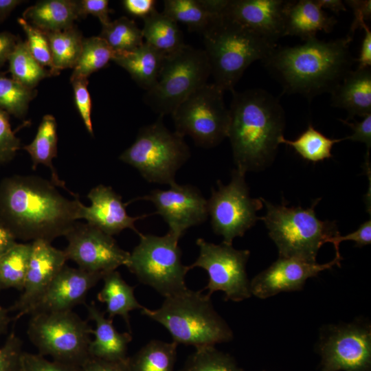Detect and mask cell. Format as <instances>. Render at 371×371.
Wrapping results in <instances>:
<instances>
[{"instance_id":"7a4b0ae2","label":"cell","mask_w":371,"mask_h":371,"mask_svg":"<svg viewBox=\"0 0 371 371\" xmlns=\"http://www.w3.org/2000/svg\"><path fill=\"white\" fill-rule=\"evenodd\" d=\"M352 41L346 35L329 41L315 37L302 45H278L262 62L284 92L311 100L330 93L351 70L355 59L349 50Z\"/></svg>"},{"instance_id":"d6a6232c","label":"cell","mask_w":371,"mask_h":371,"mask_svg":"<svg viewBox=\"0 0 371 371\" xmlns=\"http://www.w3.org/2000/svg\"><path fill=\"white\" fill-rule=\"evenodd\" d=\"M32 251V243H16L0 256V289L22 291Z\"/></svg>"},{"instance_id":"f5cc1de1","label":"cell","mask_w":371,"mask_h":371,"mask_svg":"<svg viewBox=\"0 0 371 371\" xmlns=\"http://www.w3.org/2000/svg\"><path fill=\"white\" fill-rule=\"evenodd\" d=\"M19 38L9 32H0V67L8 61Z\"/></svg>"},{"instance_id":"e575fe53","label":"cell","mask_w":371,"mask_h":371,"mask_svg":"<svg viewBox=\"0 0 371 371\" xmlns=\"http://www.w3.org/2000/svg\"><path fill=\"white\" fill-rule=\"evenodd\" d=\"M114 52L101 37L83 38L78 60L73 68L70 80L87 78L91 74L105 67L112 60Z\"/></svg>"},{"instance_id":"2e32d148","label":"cell","mask_w":371,"mask_h":371,"mask_svg":"<svg viewBox=\"0 0 371 371\" xmlns=\"http://www.w3.org/2000/svg\"><path fill=\"white\" fill-rule=\"evenodd\" d=\"M134 200L150 201L155 214L168 224V232L179 240L191 227L204 223L207 217V202L195 186L175 183L168 190L155 189Z\"/></svg>"},{"instance_id":"f35d334b","label":"cell","mask_w":371,"mask_h":371,"mask_svg":"<svg viewBox=\"0 0 371 371\" xmlns=\"http://www.w3.org/2000/svg\"><path fill=\"white\" fill-rule=\"evenodd\" d=\"M179 371H244L228 354L214 346H200L186 361Z\"/></svg>"},{"instance_id":"f1b7e54d","label":"cell","mask_w":371,"mask_h":371,"mask_svg":"<svg viewBox=\"0 0 371 371\" xmlns=\"http://www.w3.org/2000/svg\"><path fill=\"white\" fill-rule=\"evenodd\" d=\"M57 142L56 119L53 115L47 114L43 117L34 139L23 148L31 157L33 170H35L38 164L47 166L51 170L52 182L55 186L67 190L52 164L53 159L57 156Z\"/></svg>"},{"instance_id":"7c38bea8","label":"cell","mask_w":371,"mask_h":371,"mask_svg":"<svg viewBox=\"0 0 371 371\" xmlns=\"http://www.w3.org/2000/svg\"><path fill=\"white\" fill-rule=\"evenodd\" d=\"M245 175L236 168L233 170L230 182L223 185L217 181V189H212L207 200L212 230L227 245H232L236 237L243 236L255 225L259 219L256 212L263 207L260 198L250 196Z\"/></svg>"},{"instance_id":"8fae6325","label":"cell","mask_w":371,"mask_h":371,"mask_svg":"<svg viewBox=\"0 0 371 371\" xmlns=\"http://www.w3.org/2000/svg\"><path fill=\"white\" fill-rule=\"evenodd\" d=\"M224 91L206 83L192 92L171 114L175 132L190 137L196 145L210 148L227 137L230 115Z\"/></svg>"},{"instance_id":"7dc6e473","label":"cell","mask_w":371,"mask_h":371,"mask_svg":"<svg viewBox=\"0 0 371 371\" xmlns=\"http://www.w3.org/2000/svg\"><path fill=\"white\" fill-rule=\"evenodd\" d=\"M345 5L350 7L354 14V20L351 24L348 36L353 38L355 32L371 18L370 0H346Z\"/></svg>"},{"instance_id":"ba28073f","label":"cell","mask_w":371,"mask_h":371,"mask_svg":"<svg viewBox=\"0 0 371 371\" xmlns=\"http://www.w3.org/2000/svg\"><path fill=\"white\" fill-rule=\"evenodd\" d=\"M92 328L72 310L30 315L27 334L38 354L81 367L89 358Z\"/></svg>"},{"instance_id":"ac0fdd59","label":"cell","mask_w":371,"mask_h":371,"mask_svg":"<svg viewBox=\"0 0 371 371\" xmlns=\"http://www.w3.org/2000/svg\"><path fill=\"white\" fill-rule=\"evenodd\" d=\"M31 243L32 251L22 293L8 309L16 313L14 318L16 320L27 315L41 299L67 260L64 251L53 247L50 242L36 240Z\"/></svg>"},{"instance_id":"ee69618b","label":"cell","mask_w":371,"mask_h":371,"mask_svg":"<svg viewBox=\"0 0 371 371\" xmlns=\"http://www.w3.org/2000/svg\"><path fill=\"white\" fill-rule=\"evenodd\" d=\"M70 82L73 87L75 104L78 113L87 130L91 135H93L91 122L92 102L87 88L88 80L81 78L70 80Z\"/></svg>"},{"instance_id":"5bb4252c","label":"cell","mask_w":371,"mask_h":371,"mask_svg":"<svg viewBox=\"0 0 371 371\" xmlns=\"http://www.w3.org/2000/svg\"><path fill=\"white\" fill-rule=\"evenodd\" d=\"M320 371H370L371 328L354 322L328 326L319 344Z\"/></svg>"},{"instance_id":"bcb514c9","label":"cell","mask_w":371,"mask_h":371,"mask_svg":"<svg viewBox=\"0 0 371 371\" xmlns=\"http://www.w3.org/2000/svg\"><path fill=\"white\" fill-rule=\"evenodd\" d=\"M80 18H85L88 14L96 16L102 25L109 23V14L112 12L109 8L107 0H80L77 1Z\"/></svg>"},{"instance_id":"9a60e30c","label":"cell","mask_w":371,"mask_h":371,"mask_svg":"<svg viewBox=\"0 0 371 371\" xmlns=\"http://www.w3.org/2000/svg\"><path fill=\"white\" fill-rule=\"evenodd\" d=\"M65 237L67 259L83 270L104 275L128 262L130 253L120 248L112 236L88 223H76Z\"/></svg>"},{"instance_id":"f907efd6","label":"cell","mask_w":371,"mask_h":371,"mask_svg":"<svg viewBox=\"0 0 371 371\" xmlns=\"http://www.w3.org/2000/svg\"><path fill=\"white\" fill-rule=\"evenodd\" d=\"M155 0H124V9L131 15L144 19L155 10Z\"/></svg>"},{"instance_id":"7402d4cb","label":"cell","mask_w":371,"mask_h":371,"mask_svg":"<svg viewBox=\"0 0 371 371\" xmlns=\"http://www.w3.org/2000/svg\"><path fill=\"white\" fill-rule=\"evenodd\" d=\"M88 319L95 323L91 330L94 338L89 346V356L109 361H124L127 359L128 344L132 341L131 333H120L113 326V319L105 316L94 302L86 304Z\"/></svg>"},{"instance_id":"d6986e66","label":"cell","mask_w":371,"mask_h":371,"mask_svg":"<svg viewBox=\"0 0 371 371\" xmlns=\"http://www.w3.org/2000/svg\"><path fill=\"white\" fill-rule=\"evenodd\" d=\"M102 273L65 265L27 315L70 311L78 305L85 304L87 293L102 280Z\"/></svg>"},{"instance_id":"9c48e42d","label":"cell","mask_w":371,"mask_h":371,"mask_svg":"<svg viewBox=\"0 0 371 371\" xmlns=\"http://www.w3.org/2000/svg\"><path fill=\"white\" fill-rule=\"evenodd\" d=\"M139 236V243L130 253L128 269L164 297L186 289L185 278L190 269L182 264L179 240L169 232L162 236Z\"/></svg>"},{"instance_id":"30bf717a","label":"cell","mask_w":371,"mask_h":371,"mask_svg":"<svg viewBox=\"0 0 371 371\" xmlns=\"http://www.w3.org/2000/svg\"><path fill=\"white\" fill-rule=\"evenodd\" d=\"M210 76L204 50L186 44L165 56L157 82L146 91L144 101L159 115H171L192 92L207 83Z\"/></svg>"},{"instance_id":"11a10c76","label":"cell","mask_w":371,"mask_h":371,"mask_svg":"<svg viewBox=\"0 0 371 371\" xmlns=\"http://www.w3.org/2000/svg\"><path fill=\"white\" fill-rule=\"evenodd\" d=\"M315 2L322 10L328 9L336 14L347 10L345 3L341 0H315Z\"/></svg>"},{"instance_id":"3957f363","label":"cell","mask_w":371,"mask_h":371,"mask_svg":"<svg viewBox=\"0 0 371 371\" xmlns=\"http://www.w3.org/2000/svg\"><path fill=\"white\" fill-rule=\"evenodd\" d=\"M227 132L236 169L243 173L268 166L283 136L285 114L268 91L253 89L232 92Z\"/></svg>"},{"instance_id":"6f0895ef","label":"cell","mask_w":371,"mask_h":371,"mask_svg":"<svg viewBox=\"0 0 371 371\" xmlns=\"http://www.w3.org/2000/svg\"><path fill=\"white\" fill-rule=\"evenodd\" d=\"M8 309L4 308L0 304V337L7 333L8 325L12 320L8 315Z\"/></svg>"},{"instance_id":"74e56055","label":"cell","mask_w":371,"mask_h":371,"mask_svg":"<svg viewBox=\"0 0 371 371\" xmlns=\"http://www.w3.org/2000/svg\"><path fill=\"white\" fill-rule=\"evenodd\" d=\"M36 90L28 89L0 71V109L22 119L30 102L36 97Z\"/></svg>"},{"instance_id":"681fc988","label":"cell","mask_w":371,"mask_h":371,"mask_svg":"<svg viewBox=\"0 0 371 371\" xmlns=\"http://www.w3.org/2000/svg\"><path fill=\"white\" fill-rule=\"evenodd\" d=\"M81 371H127L126 360L109 361L89 357L81 366Z\"/></svg>"},{"instance_id":"4316f807","label":"cell","mask_w":371,"mask_h":371,"mask_svg":"<svg viewBox=\"0 0 371 371\" xmlns=\"http://www.w3.org/2000/svg\"><path fill=\"white\" fill-rule=\"evenodd\" d=\"M102 280L103 286L97 295L98 300L106 304L108 317L121 316L131 333L129 313L144 307L135 296V286L128 284L116 270L104 273Z\"/></svg>"},{"instance_id":"f6af8a7d","label":"cell","mask_w":371,"mask_h":371,"mask_svg":"<svg viewBox=\"0 0 371 371\" xmlns=\"http://www.w3.org/2000/svg\"><path fill=\"white\" fill-rule=\"evenodd\" d=\"M346 240H352L355 243L356 247H363L371 243V220L370 218L366 222L361 223L357 229L346 236H340L339 234L332 237L328 243H333L335 255H340L339 244Z\"/></svg>"},{"instance_id":"b9f144b4","label":"cell","mask_w":371,"mask_h":371,"mask_svg":"<svg viewBox=\"0 0 371 371\" xmlns=\"http://www.w3.org/2000/svg\"><path fill=\"white\" fill-rule=\"evenodd\" d=\"M21 371H81V367L48 360L39 354L23 352L21 357Z\"/></svg>"},{"instance_id":"7bdbcfd3","label":"cell","mask_w":371,"mask_h":371,"mask_svg":"<svg viewBox=\"0 0 371 371\" xmlns=\"http://www.w3.org/2000/svg\"><path fill=\"white\" fill-rule=\"evenodd\" d=\"M23 342L12 330L0 347V371H21Z\"/></svg>"},{"instance_id":"8992f818","label":"cell","mask_w":371,"mask_h":371,"mask_svg":"<svg viewBox=\"0 0 371 371\" xmlns=\"http://www.w3.org/2000/svg\"><path fill=\"white\" fill-rule=\"evenodd\" d=\"M267 208L266 214L259 218L269 231V236L278 247L279 257L294 258L317 262L320 247L332 237L339 234L335 221L319 220L315 207L317 199L308 208L274 205L260 198Z\"/></svg>"},{"instance_id":"5b68a950","label":"cell","mask_w":371,"mask_h":371,"mask_svg":"<svg viewBox=\"0 0 371 371\" xmlns=\"http://www.w3.org/2000/svg\"><path fill=\"white\" fill-rule=\"evenodd\" d=\"M141 313L159 323L177 344L214 346L233 339V332L214 309L210 295L186 289L165 297L159 308L146 307Z\"/></svg>"},{"instance_id":"c3c4849f","label":"cell","mask_w":371,"mask_h":371,"mask_svg":"<svg viewBox=\"0 0 371 371\" xmlns=\"http://www.w3.org/2000/svg\"><path fill=\"white\" fill-rule=\"evenodd\" d=\"M340 122L348 126L353 131L352 135L346 137L344 140L364 143L369 153L371 147V114L363 117L361 122H349L346 120L339 119Z\"/></svg>"},{"instance_id":"816d5d0a","label":"cell","mask_w":371,"mask_h":371,"mask_svg":"<svg viewBox=\"0 0 371 371\" xmlns=\"http://www.w3.org/2000/svg\"><path fill=\"white\" fill-rule=\"evenodd\" d=\"M365 33L361 42L359 56L355 61L359 63L357 68L363 69L370 67L371 66V30L365 23L362 27Z\"/></svg>"},{"instance_id":"4dcf8cb0","label":"cell","mask_w":371,"mask_h":371,"mask_svg":"<svg viewBox=\"0 0 371 371\" xmlns=\"http://www.w3.org/2000/svg\"><path fill=\"white\" fill-rule=\"evenodd\" d=\"M49 40L53 76L67 68H74L82 47L83 38L81 32L73 26L71 28L53 32H45Z\"/></svg>"},{"instance_id":"52a82bcc","label":"cell","mask_w":371,"mask_h":371,"mask_svg":"<svg viewBox=\"0 0 371 371\" xmlns=\"http://www.w3.org/2000/svg\"><path fill=\"white\" fill-rule=\"evenodd\" d=\"M162 115L142 127L134 143L119 157L150 183H176L177 171L188 160L190 151L184 137L169 131Z\"/></svg>"},{"instance_id":"277c9868","label":"cell","mask_w":371,"mask_h":371,"mask_svg":"<svg viewBox=\"0 0 371 371\" xmlns=\"http://www.w3.org/2000/svg\"><path fill=\"white\" fill-rule=\"evenodd\" d=\"M201 34L214 83L232 93L247 67L266 58L278 46L222 14L215 16Z\"/></svg>"},{"instance_id":"9f6ffc18","label":"cell","mask_w":371,"mask_h":371,"mask_svg":"<svg viewBox=\"0 0 371 371\" xmlns=\"http://www.w3.org/2000/svg\"><path fill=\"white\" fill-rule=\"evenodd\" d=\"M21 0H0V23L3 21L15 8L23 3Z\"/></svg>"},{"instance_id":"44dd1931","label":"cell","mask_w":371,"mask_h":371,"mask_svg":"<svg viewBox=\"0 0 371 371\" xmlns=\"http://www.w3.org/2000/svg\"><path fill=\"white\" fill-rule=\"evenodd\" d=\"M284 0H227L222 15L278 43L283 36Z\"/></svg>"},{"instance_id":"836d02e7","label":"cell","mask_w":371,"mask_h":371,"mask_svg":"<svg viewBox=\"0 0 371 371\" xmlns=\"http://www.w3.org/2000/svg\"><path fill=\"white\" fill-rule=\"evenodd\" d=\"M343 140L328 138L310 124L297 139L289 140L281 136L278 144L290 146L303 159L315 163L330 158L333 145Z\"/></svg>"},{"instance_id":"60d3db41","label":"cell","mask_w":371,"mask_h":371,"mask_svg":"<svg viewBox=\"0 0 371 371\" xmlns=\"http://www.w3.org/2000/svg\"><path fill=\"white\" fill-rule=\"evenodd\" d=\"M20 146V139L11 128L9 114L0 109V167L15 157Z\"/></svg>"},{"instance_id":"1f68e13d","label":"cell","mask_w":371,"mask_h":371,"mask_svg":"<svg viewBox=\"0 0 371 371\" xmlns=\"http://www.w3.org/2000/svg\"><path fill=\"white\" fill-rule=\"evenodd\" d=\"M8 62L12 78L30 89H34L43 79L53 76L49 69H46L33 57L26 41L20 38Z\"/></svg>"},{"instance_id":"cb8c5ba5","label":"cell","mask_w":371,"mask_h":371,"mask_svg":"<svg viewBox=\"0 0 371 371\" xmlns=\"http://www.w3.org/2000/svg\"><path fill=\"white\" fill-rule=\"evenodd\" d=\"M331 105L346 110L348 120L371 114V69L350 70L330 93Z\"/></svg>"},{"instance_id":"f546056e","label":"cell","mask_w":371,"mask_h":371,"mask_svg":"<svg viewBox=\"0 0 371 371\" xmlns=\"http://www.w3.org/2000/svg\"><path fill=\"white\" fill-rule=\"evenodd\" d=\"M178 344L153 339L126 359L127 371H174Z\"/></svg>"},{"instance_id":"484cf974","label":"cell","mask_w":371,"mask_h":371,"mask_svg":"<svg viewBox=\"0 0 371 371\" xmlns=\"http://www.w3.org/2000/svg\"><path fill=\"white\" fill-rule=\"evenodd\" d=\"M23 18L44 32L71 28L80 19L77 1L73 0L39 1L23 12Z\"/></svg>"},{"instance_id":"db71d44e","label":"cell","mask_w":371,"mask_h":371,"mask_svg":"<svg viewBox=\"0 0 371 371\" xmlns=\"http://www.w3.org/2000/svg\"><path fill=\"white\" fill-rule=\"evenodd\" d=\"M12 233L0 223V256L11 248L16 243Z\"/></svg>"},{"instance_id":"d4e9b609","label":"cell","mask_w":371,"mask_h":371,"mask_svg":"<svg viewBox=\"0 0 371 371\" xmlns=\"http://www.w3.org/2000/svg\"><path fill=\"white\" fill-rule=\"evenodd\" d=\"M164 57L165 55L144 42L131 52H114L112 60L127 71L133 80L148 91L157 82Z\"/></svg>"},{"instance_id":"ffe728a7","label":"cell","mask_w":371,"mask_h":371,"mask_svg":"<svg viewBox=\"0 0 371 371\" xmlns=\"http://www.w3.org/2000/svg\"><path fill=\"white\" fill-rule=\"evenodd\" d=\"M87 197L91 204L85 206L81 203L80 219H85L87 223L112 236L125 229H131L140 235L135 222L150 215L134 217L128 215L126 206L128 203H124L121 196L110 186L98 185L89 191Z\"/></svg>"},{"instance_id":"d590c367","label":"cell","mask_w":371,"mask_h":371,"mask_svg":"<svg viewBox=\"0 0 371 371\" xmlns=\"http://www.w3.org/2000/svg\"><path fill=\"white\" fill-rule=\"evenodd\" d=\"M100 37L114 52H131L144 43L142 30L131 19L121 16L102 25Z\"/></svg>"},{"instance_id":"6da1fadb","label":"cell","mask_w":371,"mask_h":371,"mask_svg":"<svg viewBox=\"0 0 371 371\" xmlns=\"http://www.w3.org/2000/svg\"><path fill=\"white\" fill-rule=\"evenodd\" d=\"M52 181L33 175H13L0 182V223L16 239L52 243L80 219L81 202L69 199Z\"/></svg>"},{"instance_id":"8d00e7d4","label":"cell","mask_w":371,"mask_h":371,"mask_svg":"<svg viewBox=\"0 0 371 371\" xmlns=\"http://www.w3.org/2000/svg\"><path fill=\"white\" fill-rule=\"evenodd\" d=\"M163 13L201 34L216 16L207 11L201 0H165Z\"/></svg>"},{"instance_id":"603a6c76","label":"cell","mask_w":371,"mask_h":371,"mask_svg":"<svg viewBox=\"0 0 371 371\" xmlns=\"http://www.w3.org/2000/svg\"><path fill=\"white\" fill-rule=\"evenodd\" d=\"M337 23L315 0L288 1L284 9L283 36H297L304 42L315 38L318 32L330 33Z\"/></svg>"},{"instance_id":"83f0119b","label":"cell","mask_w":371,"mask_h":371,"mask_svg":"<svg viewBox=\"0 0 371 371\" xmlns=\"http://www.w3.org/2000/svg\"><path fill=\"white\" fill-rule=\"evenodd\" d=\"M144 19L142 29L145 43L165 56L181 49L186 43L177 22L155 9Z\"/></svg>"},{"instance_id":"e0dca14e","label":"cell","mask_w":371,"mask_h":371,"mask_svg":"<svg viewBox=\"0 0 371 371\" xmlns=\"http://www.w3.org/2000/svg\"><path fill=\"white\" fill-rule=\"evenodd\" d=\"M341 254L335 255L333 260L325 264L279 257L250 281L251 295L266 299L281 292L301 290L308 278L315 277L319 272L333 266L341 267Z\"/></svg>"},{"instance_id":"4fadbf2b","label":"cell","mask_w":371,"mask_h":371,"mask_svg":"<svg viewBox=\"0 0 371 371\" xmlns=\"http://www.w3.org/2000/svg\"><path fill=\"white\" fill-rule=\"evenodd\" d=\"M199 255L188 267L205 269L209 280L204 289L208 295L223 291L225 300L240 302L251 296L250 281L246 272V265L250 256L247 249L239 250L223 243L219 245L209 243L202 238L196 240Z\"/></svg>"},{"instance_id":"ab89813d","label":"cell","mask_w":371,"mask_h":371,"mask_svg":"<svg viewBox=\"0 0 371 371\" xmlns=\"http://www.w3.org/2000/svg\"><path fill=\"white\" fill-rule=\"evenodd\" d=\"M17 21L26 34L25 41L33 57L43 67L52 69V58L49 40L45 33L35 27L23 18Z\"/></svg>"}]
</instances>
